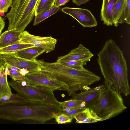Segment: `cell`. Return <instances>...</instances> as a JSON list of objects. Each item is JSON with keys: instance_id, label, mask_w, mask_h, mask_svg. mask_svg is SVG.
<instances>
[{"instance_id": "obj_1", "label": "cell", "mask_w": 130, "mask_h": 130, "mask_svg": "<svg viewBox=\"0 0 130 130\" xmlns=\"http://www.w3.org/2000/svg\"><path fill=\"white\" fill-rule=\"evenodd\" d=\"M97 55V62L105 82L111 84L125 96L129 94L126 61L123 52L114 40H107Z\"/></svg>"}, {"instance_id": "obj_2", "label": "cell", "mask_w": 130, "mask_h": 130, "mask_svg": "<svg viewBox=\"0 0 130 130\" xmlns=\"http://www.w3.org/2000/svg\"><path fill=\"white\" fill-rule=\"evenodd\" d=\"M41 71L48 73L66 85L69 96L79 90H88L89 86L100 81L101 77L84 68L78 70L57 62L50 63L43 59L38 60Z\"/></svg>"}, {"instance_id": "obj_3", "label": "cell", "mask_w": 130, "mask_h": 130, "mask_svg": "<svg viewBox=\"0 0 130 130\" xmlns=\"http://www.w3.org/2000/svg\"><path fill=\"white\" fill-rule=\"evenodd\" d=\"M100 86V93L99 99L90 109L101 119V121L116 116L127 108L121 94L111 84L105 82Z\"/></svg>"}, {"instance_id": "obj_4", "label": "cell", "mask_w": 130, "mask_h": 130, "mask_svg": "<svg viewBox=\"0 0 130 130\" xmlns=\"http://www.w3.org/2000/svg\"><path fill=\"white\" fill-rule=\"evenodd\" d=\"M39 0H13L11 9L5 16L8 21V30L14 29L23 32L33 19Z\"/></svg>"}, {"instance_id": "obj_5", "label": "cell", "mask_w": 130, "mask_h": 130, "mask_svg": "<svg viewBox=\"0 0 130 130\" xmlns=\"http://www.w3.org/2000/svg\"><path fill=\"white\" fill-rule=\"evenodd\" d=\"M10 87L26 100L52 104H58L53 91L48 88L28 84L23 85L19 81L13 80L8 82Z\"/></svg>"}, {"instance_id": "obj_6", "label": "cell", "mask_w": 130, "mask_h": 130, "mask_svg": "<svg viewBox=\"0 0 130 130\" xmlns=\"http://www.w3.org/2000/svg\"><path fill=\"white\" fill-rule=\"evenodd\" d=\"M23 80L28 84L40 86L49 88L53 91L55 90H68L67 86L48 73L41 71L28 74L24 76Z\"/></svg>"}, {"instance_id": "obj_7", "label": "cell", "mask_w": 130, "mask_h": 130, "mask_svg": "<svg viewBox=\"0 0 130 130\" xmlns=\"http://www.w3.org/2000/svg\"><path fill=\"white\" fill-rule=\"evenodd\" d=\"M19 43L33 44L35 46L44 49L46 53L53 50L55 48L57 40L51 36L43 37L34 35L27 31H24L19 36Z\"/></svg>"}, {"instance_id": "obj_8", "label": "cell", "mask_w": 130, "mask_h": 130, "mask_svg": "<svg viewBox=\"0 0 130 130\" xmlns=\"http://www.w3.org/2000/svg\"><path fill=\"white\" fill-rule=\"evenodd\" d=\"M0 56L4 63L20 69H27L28 74L41 71L40 65L38 60H29L17 57L11 53L0 54Z\"/></svg>"}, {"instance_id": "obj_9", "label": "cell", "mask_w": 130, "mask_h": 130, "mask_svg": "<svg viewBox=\"0 0 130 130\" xmlns=\"http://www.w3.org/2000/svg\"><path fill=\"white\" fill-rule=\"evenodd\" d=\"M61 11L73 17L84 27L92 28L98 25L96 18L88 9L66 7Z\"/></svg>"}, {"instance_id": "obj_10", "label": "cell", "mask_w": 130, "mask_h": 130, "mask_svg": "<svg viewBox=\"0 0 130 130\" xmlns=\"http://www.w3.org/2000/svg\"><path fill=\"white\" fill-rule=\"evenodd\" d=\"M94 56L89 50L80 44L77 47L72 50L67 54L58 57L56 62L60 63L72 60L89 62Z\"/></svg>"}, {"instance_id": "obj_11", "label": "cell", "mask_w": 130, "mask_h": 130, "mask_svg": "<svg viewBox=\"0 0 130 130\" xmlns=\"http://www.w3.org/2000/svg\"><path fill=\"white\" fill-rule=\"evenodd\" d=\"M100 93V88L98 90L94 88L78 93H73L70 96H72L71 99L85 102L86 103L85 107L91 109L98 100Z\"/></svg>"}, {"instance_id": "obj_12", "label": "cell", "mask_w": 130, "mask_h": 130, "mask_svg": "<svg viewBox=\"0 0 130 130\" xmlns=\"http://www.w3.org/2000/svg\"><path fill=\"white\" fill-rule=\"evenodd\" d=\"M117 0H103L100 16L103 23L107 26L113 25L112 13Z\"/></svg>"}, {"instance_id": "obj_13", "label": "cell", "mask_w": 130, "mask_h": 130, "mask_svg": "<svg viewBox=\"0 0 130 130\" xmlns=\"http://www.w3.org/2000/svg\"><path fill=\"white\" fill-rule=\"evenodd\" d=\"M21 33L14 29L3 32L0 36V48L18 43Z\"/></svg>"}, {"instance_id": "obj_14", "label": "cell", "mask_w": 130, "mask_h": 130, "mask_svg": "<svg viewBox=\"0 0 130 130\" xmlns=\"http://www.w3.org/2000/svg\"><path fill=\"white\" fill-rule=\"evenodd\" d=\"M45 52L44 49L35 46L11 53L17 57L31 60L36 59L38 56Z\"/></svg>"}, {"instance_id": "obj_15", "label": "cell", "mask_w": 130, "mask_h": 130, "mask_svg": "<svg viewBox=\"0 0 130 130\" xmlns=\"http://www.w3.org/2000/svg\"><path fill=\"white\" fill-rule=\"evenodd\" d=\"M7 66L4 63L0 69V99L7 94H12L7 79Z\"/></svg>"}, {"instance_id": "obj_16", "label": "cell", "mask_w": 130, "mask_h": 130, "mask_svg": "<svg viewBox=\"0 0 130 130\" xmlns=\"http://www.w3.org/2000/svg\"><path fill=\"white\" fill-rule=\"evenodd\" d=\"M126 0H117L115 5L112 13L113 25L117 27L119 21L124 9Z\"/></svg>"}, {"instance_id": "obj_17", "label": "cell", "mask_w": 130, "mask_h": 130, "mask_svg": "<svg viewBox=\"0 0 130 130\" xmlns=\"http://www.w3.org/2000/svg\"><path fill=\"white\" fill-rule=\"evenodd\" d=\"M61 9L60 7H57L55 4L50 9L46 11L35 16L34 25H35L42 21L52 15L57 13Z\"/></svg>"}, {"instance_id": "obj_18", "label": "cell", "mask_w": 130, "mask_h": 130, "mask_svg": "<svg viewBox=\"0 0 130 130\" xmlns=\"http://www.w3.org/2000/svg\"><path fill=\"white\" fill-rule=\"evenodd\" d=\"M35 46L34 45L18 43L0 48V54L13 53L28 47Z\"/></svg>"}, {"instance_id": "obj_19", "label": "cell", "mask_w": 130, "mask_h": 130, "mask_svg": "<svg viewBox=\"0 0 130 130\" xmlns=\"http://www.w3.org/2000/svg\"><path fill=\"white\" fill-rule=\"evenodd\" d=\"M54 4L53 0H39L35 7V16L50 9Z\"/></svg>"}, {"instance_id": "obj_20", "label": "cell", "mask_w": 130, "mask_h": 130, "mask_svg": "<svg viewBox=\"0 0 130 130\" xmlns=\"http://www.w3.org/2000/svg\"><path fill=\"white\" fill-rule=\"evenodd\" d=\"M119 24H130V0H126L124 8L119 21Z\"/></svg>"}, {"instance_id": "obj_21", "label": "cell", "mask_w": 130, "mask_h": 130, "mask_svg": "<svg viewBox=\"0 0 130 130\" xmlns=\"http://www.w3.org/2000/svg\"><path fill=\"white\" fill-rule=\"evenodd\" d=\"M93 113L91 109L86 108L84 110L75 115L73 116V118L76 120V123H81L82 121L91 116Z\"/></svg>"}, {"instance_id": "obj_22", "label": "cell", "mask_w": 130, "mask_h": 130, "mask_svg": "<svg viewBox=\"0 0 130 130\" xmlns=\"http://www.w3.org/2000/svg\"><path fill=\"white\" fill-rule=\"evenodd\" d=\"M87 62L83 60H72L59 63L73 69L81 70L85 68L84 66L86 65Z\"/></svg>"}, {"instance_id": "obj_23", "label": "cell", "mask_w": 130, "mask_h": 130, "mask_svg": "<svg viewBox=\"0 0 130 130\" xmlns=\"http://www.w3.org/2000/svg\"><path fill=\"white\" fill-rule=\"evenodd\" d=\"M82 102L71 99L63 102H58V104L62 109L66 108L80 107V105Z\"/></svg>"}, {"instance_id": "obj_24", "label": "cell", "mask_w": 130, "mask_h": 130, "mask_svg": "<svg viewBox=\"0 0 130 130\" xmlns=\"http://www.w3.org/2000/svg\"><path fill=\"white\" fill-rule=\"evenodd\" d=\"M54 118L58 124L71 122L73 118V117L69 116L63 112L60 114L55 115Z\"/></svg>"}, {"instance_id": "obj_25", "label": "cell", "mask_w": 130, "mask_h": 130, "mask_svg": "<svg viewBox=\"0 0 130 130\" xmlns=\"http://www.w3.org/2000/svg\"><path fill=\"white\" fill-rule=\"evenodd\" d=\"M8 69L9 71V75L12 78L13 80L16 81H20L24 80V76L21 75L19 71L12 70L8 67Z\"/></svg>"}, {"instance_id": "obj_26", "label": "cell", "mask_w": 130, "mask_h": 130, "mask_svg": "<svg viewBox=\"0 0 130 130\" xmlns=\"http://www.w3.org/2000/svg\"><path fill=\"white\" fill-rule=\"evenodd\" d=\"M12 0H0V12L5 13L7 12L9 8L11 7Z\"/></svg>"}, {"instance_id": "obj_27", "label": "cell", "mask_w": 130, "mask_h": 130, "mask_svg": "<svg viewBox=\"0 0 130 130\" xmlns=\"http://www.w3.org/2000/svg\"><path fill=\"white\" fill-rule=\"evenodd\" d=\"M86 107L81 108L80 107L70 108L69 111L65 113L69 116L73 118V116L77 113L84 110Z\"/></svg>"}, {"instance_id": "obj_28", "label": "cell", "mask_w": 130, "mask_h": 130, "mask_svg": "<svg viewBox=\"0 0 130 130\" xmlns=\"http://www.w3.org/2000/svg\"><path fill=\"white\" fill-rule=\"evenodd\" d=\"M99 121H101V119L97 116L94 112L93 114L91 116L86 120L82 121L81 123H94Z\"/></svg>"}, {"instance_id": "obj_29", "label": "cell", "mask_w": 130, "mask_h": 130, "mask_svg": "<svg viewBox=\"0 0 130 130\" xmlns=\"http://www.w3.org/2000/svg\"><path fill=\"white\" fill-rule=\"evenodd\" d=\"M70 1V0H55L54 4L55 6L58 7L65 5Z\"/></svg>"}, {"instance_id": "obj_30", "label": "cell", "mask_w": 130, "mask_h": 130, "mask_svg": "<svg viewBox=\"0 0 130 130\" xmlns=\"http://www.w3.org/2000/svg\"><path fill=\"white\" fill-rule=\"evenodd\" d=\"M90 0H72L73 3L79 6L84 4Z\"/></svg>"}, {"instance_id": "obj_31", "label": "cell", "mask_w": 130, "mask_h": 130, "mask_svg": "<svg viewBox=\"0 0 130 130\" xmlns=\"http://www.w3.org/2000/svg\"><path fill=\"white\" fill-rule=\"evenodd\" d=\"M5 25V22L4 19L0 15V35L4 29Z\"/></svg>"}, {"instance_id": "obj_32", "label": "cell", "mask_w": 130, "mask_h": 130, "mask_svg": "<svg viewBox=\"0 0 130 130\" xmlns=\"http://www.w3.org/2000/svg\"><path fill=\"white\" fill-rule=\"evenodd\" d=\"M19 72L21 75L23 76H25L29 73V72L27 70L24 68L21 69Z\"/></svg>"}, {"instance_id": "obj_33", "label": "cell", "mask_w": 130, "mask_h": 130, "mask_svg": "<svg viewBox=\"0 0 130 130\" xmlns=\"http://www.w3.org/2000/svg\"><path fill=\"white\" fill-rule=\"evenodd\" d=\"M8 65V66L9 68L11 69L12 70H16L17 71H18L19 72L20 71V70H21V69L18 68L17 67L12 66L10 65H8Z\"/></svg>"}, {"instance_id": "obj_34", "label": "cell", "mask_w": 130, "mask_h": 130, "mask_svg": "<svg viewBox=\"0 0 130 130\" xmlns=\"http://www.w3.org/2000/svg\"><path fill=\"white\" fill-rule=\"evenodd\" d=\"M86 103L85 102L82 101L80 105V108H83L85 107Z\"/></svg>"}, {"instance_id": "obj_35", "label": "cell", "mask_w": 130, "mask_h": 130, "mask_svg": "<svg viewBox=\"0 0 130 130\" xmlns=\"http://www.w3.org/2000/svg\"><path fill=\"white\" fill-rule=\"evenodd\" d=\"M4 63L3 60L1 59L0 56V69L1 68L3 64Z\"/></svg>"}, {"instance_id": "obj_36", "label": "cell", "mask_w": 130, "mask_h": 130, "mask_svg": "<svg viewBox=\"0 0 130 130\" xmlns=\"http://www.w3.org/2000/svg\"><path fill=\"white\" fill-rule=\"evenodd\" d=\"M5 13L3 12H0V15L1 17H3L5 15Z\"/></svg>"}, {"instance_id": "obj_37", "label": "cell", "mask_w": 130, "mask_h": 130, "mask_svg": "<svg viewBox=\"0 0 130 130\" xmlns=\"http://www.w3.org/2000/svg\"><path fill=\"white\" fill-rule=\"evenodd\" d=\"M55 0H53L54 3H55Z\"/></svg>"}]
</instances>
